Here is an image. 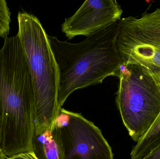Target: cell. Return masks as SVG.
Returning a JSON list of instances; mask_svg holds the SVG:
<instances>
[{"mask_svg": "<svg viewBox=\"0 0 160 159\" xmlns=\"http://www.w3.org/2000/svg\"><path fill=\"white\" fill-rule=\"evenodd\" d=\"M118 21L77 44L48 35L59 69V109L75 91L101 84L108 77L119 78L123 64L116 46Z\"/></svg>", "mask_w": 160, "mask_h": 159, "instance_id": "cell-1", "label": "cell"}, {"mask_svg": "<svg viewBox=\"0 0 160 159\" xmlns=\"http://www.w3.org/2000/svg\"><path fill=\"white\" fill-rule=\"evenodd\" d=\"M18 35L32 76L35 96V133L52 130L59 116V72L40 21L27 12H19Z\"/></svg>", "mask_w": 160, "mask_h": 159, "instance_id": "cell-2", "label": "cell"}, {"mask_svg": "<svg viewBox=\"0 0 160 159\" xmlns=\"http://www.w3.org/2000/svg\"><path fill=\"white\" fill-rule=\"evenodd\" d=\"M116 102L121 119L133 141L138 143L160 114V76L141 64L122 67Z\"/></svg>", "mask_w": 160, "mask_h": 159, "instance_id": "cell-3", "label": "cell"}, {"mask_svg": "<svg viewBox=\"0 0 160 159\" xmlns=\"http://www.w3.org/2000/svg\"><path fill=\"white\" fill-rule=\"evenodd\" d=\"M116 46L123 66L141 64L160 76V8L120 19Z\"/></svg>", "mask_w": 160, "mask_h": 159, "instance_id": "cell-4", "label": "cell"}, {"mask_svg": "<svg viewBox=\"0 0 160 159\" xmlns=\"http://www.w3.org/2000/svg\"><path fill=\"white\" fill-rule=\"evenodd\" d=\"M51 132L63 159H113L101 131L81 114L62 107Z\"/></svg>", "mask_w": 160, "mask_h": 159, "instance_id": "cell-5", "label": "cell"}, {"mask_svg": "<svg viewBox=\"0 0 160 159\" xmlns=\"http://www.w3.org/2000/svg\"><path fill=\"white\" fill-rule=\"evenodd\" d=\"M123 11L115 0H86L69 18L62 30L68 39L78 35L87 37L118 21Z\"/></svg>", "mask_w": 160, "mask_h": 159, "instance_id": "cell-6", "label": "cell"}, {"mask_svg": "<svg viewBox=\"0 0 160 159\" xmlns=\"http://www.w3.org/2000/svg\"><path fill=\"white\" fill-rule=\"evenodd\" d=\"M32 146L33 151L38 159H63L60 147L51 130L35 133Z\"/></svg>", "mask_w": 160, "mask_h": 159, "instance_id": "cell-7", "label": "cell"}, {"mask_svg": "<svg viewBox=\"0 0 160 159\" xmlns=\"http://www.w3.org/2000/svg\"><path fill=\"white\" fill-rule=\"evenodd\" d=\"M160 144V114L144 136L133 147L132 159H143Z\"/></svg>", "mask_w": 160, "mask_h": 159, "instance_id": "cell-8", "label": "cell"}, {"mask_svg": "<svg viewBox=\"0 0 160 159\" xmlns=\"http://www.w3.org/2000/svg\"><path fill=\"white\" fill-rule=\"evenodd\" d=\"M11 12L5 0H0V36L8 37L10 30Z\"/></svg>", "mask_w": 160, "mask_h": 159, "instance_id": "cell-9", "label": "cell"}, {"mask_svg": "<svg viewBox=\"0 0 160 159\" xmlns=\"http://www.w3.org/2000/svg\"><path fill=\"white\" fill-rule=\"evenodd\" d=\"M6 159H38L33 151L22 152L11 157H8Z\"/></svg>", "mask_w": 160, "mask_h": 159, "instance_id": "cell-10", "label": "cell"}, {"mask_svg": "<svg viewBox=\"0 0 160 159\" xmlns=\"http://www.w3.org/2000/svg\"><path fill=\"white\" fill-rule=\"evenodd\" d=\"M143 159H160V144Z\"/></svg>", "mask_w": 160, "mask_h": 159, "instance_id": "cell-11", "label": "cell"}, {"mask_svg": "<svg viewBox=\"0 0 160 159\" xmlns=\"http://www.w3.org/2000/svg\"><path fill=\"white\" fill-rule=\"evenodd\" d=\"M8 157L4 154L3 152L0 149V159H6Z\"/></svg>", "mask_w": 160, "mask_h": 159, "instance_id": "cell-12", "label": "cell"}, {"mask_svg": "<svg viewBox=\"0 0 160 159\" xmlns=\"http://www.w3.org/2000/svg\"><path fill=\"white\" fill-rule=\"evenodd\" d=\"M2 131H1V128H0V149H1V145H2Z\"/></svg>", "mask_w": 160, "mask_h": 159, "instance_id": "cell-13", "label": "cell"}]
</instances>
